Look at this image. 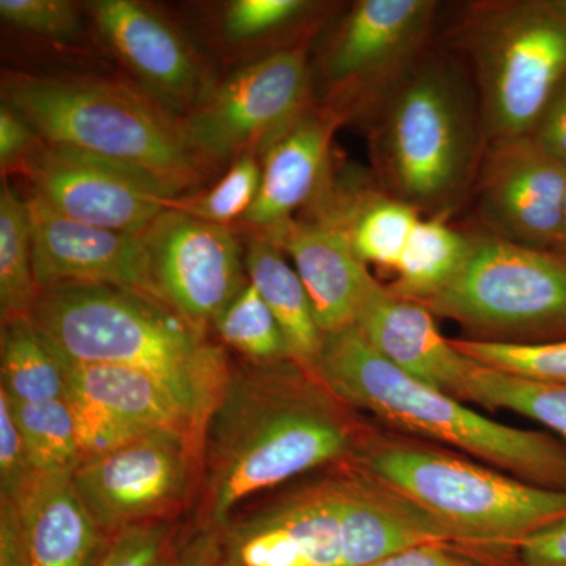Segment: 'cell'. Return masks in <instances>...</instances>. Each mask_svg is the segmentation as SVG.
<instances>
[{"mask_svg": "<svg viewBox=\"0 0 566 566\" xmlns=\"http://www.w3.org/2000/svg\"><path fill=\"white\" fill-rule=\"evenodd\" d=\"M374 122L376 169L389 196L442 218L468 191L480 158L482 122L457 71L420 62Z\"/></svg>", "mask_w": 566, "mask_h": 566, "instance_id": "7", "label": "cell"}, {"mask_svg": "<svg viewBox=\"0 0 566 566\" xmlns=\"http://www.w3.org/2000/svg\"><path fill=\"white\" fill-rule=\"evenodd\" d=\"M32 221L33 263L40 292L62 283L120 286L161 301L142 234L73 221L24 193Z\"/></svg>", "mask_w": 566, "mask_h": 566, "instance_id": "18", "label": "cell"}, {"mask_svg": "<svg viewBox=\"0 0 566 566\" xmlns=\"http://www.w3.org/2000/svg\"><path fill=\"white\" fill-rule=\"evenodd\" d=\"M212 331L222 345L240 354L245 363L266 365L294 360L281 324L249 281L216 318Z\"/></svg>", "mask_w": 566, "mask_h": 566, "instance_id": "29", "label": "cell"}, {"mask_svg": "<svg viewBox=\"0 0 566 566\" xmlns=\"http://www.w3.org/2000/svg\"><path fill=\"white\" fill-rule=\"evenodd\" d=\"M40 144V137L31 125L2 103L0 106V169L2 177H10L25 161L33 148Z\"/></svg>", "mask_w": 566, "mask_h": 566, "instance_id": "35", "label": "cell"}, {"mask_svg": "<svg viewBox=\"0 0 566 566\" xmlns=\"http://www.w3.org/2000/svg\"><path fill=\"white\" fill-rule=\"evenodd\" d=\"M268 238L292 260L323 335L353 326L374 275L354 253L345 233L315 219H293Z\"/></svg>", "mask_w": 566, "mask_h": 566, "instance_id": "21", "label": "cell"}, {"mask_svg": "<svg viewBox=\"0 0 566 566\" xmlns=\"http://www.w3.org/2000/svg\"><path fill=\"white\" fill-rule=\"evenodd\" d=\"M87 10L145 95L180 120L196 107L208 84L196 52L169 21L136 0H96Z\"/></svg>", "mask_w": 566, "mask_h": 566, "instance_id": "17", "label": "cell"}, {"mask_svg": "<svg viewBox=\"0 0 566 566\" xmlns=\"http://www.w3.org/2000/svg\"><path fill=\"white\" fill-rule=\"evenodd\" d=\"M513 566H566V516L524 539Z\"/></svg>", "mask_w": 566, "mask_h": 566, "instance_id": "37", "label": "cell"}, {"mask_svg": "<svg viewBox=\"0 0 566 566\" xmlns=\"http://www.w3.org/2000/svg\"><path fill=\"white\" fill-rule=\"evenodd\" d=\"M333 112L312 103L260 153L262 181L251 210L234 229L273 237L308 207L331 175L335 132Z\"/></svg>", "mask_w": 566, "mask_h": 566, "instance_id": "19", "label": "cell"}, {"mask_svg": "<svg viewBox=\"0 0 566 566\" xmlns=\"http://www.w3.org/2000/svg\"><path fill=\"white\" fill-rule=\"evenodd\" d=\"M434 0H359L327 33L312 70L319 104L342 122L376 117L417 69L438 13Z\"/></svg>", "mask_w": 566, "mask_h": 566, "instance_id": "10", "label": "cell"}, {"mask_svg": "<svg viewBox=\"0 0 566 566\" xmlns=\"http://www.w3.org/2000/svg\"><path fill=\"white\" fill-rule=\"evenodd\" d=\"M0 566H18L10 551L0 549Z\"/></svg>", "mask_w": 566, "mask_h": 566, "instance_id": "41", "label": "cell"}, {"mask_svg": "<svg viewBox=\"0 0 566 566\" xmlns=\"http://www.w3.org/2000/svg\"><path fill=\"white\" fill-rule=\"evenodd\" d=\"M219 532V566H367L422 543L453 545L438 521L348 464L245 504Z\"/></svg>", "mask_w": 566, "mask_h": 566, "instance_id": "2", "label": "cell"}, {"mask_svg": "<svg viewBox=\"0 0 566 566\" xmlns=\"http://www.w3.org/2000/svg\"><path fill=\"white\" fill-rule=\"evenodd\" d=\"M262 181L256 153H244L214 185L174 197L167 208L216 226L237 227L251 210Z\"/></svg>", "mask_w": 566, "mask_h": 566, "instance_id": "30", "label": "cell"}, {"mask_svg": "<svg viewBox=\"0 0 566 566\" xmlns=\"http://www.w3.org/2000/svg\"><path fill=\"white\" fill-rule=\"evenodd\" d=\"M420 304L461 324L474 340H565L566 256L491 233L471 234L458 273Z\"/></svg>", "mask_w": 566, "mask_h": 566, "instance_id": "8", "label": "cell"}, {"mask_svg": "<svg viewBox=\"0 0 566 566\" xmlns=\"http://www.w3.org/2000/svg\"><path fill=\"white\" fill-rule=\"evenodd\" d=\"M488 140L532 132L566 80V10L560 0L483 7L469 32Z\"/></svg>", "mask_w": 566, "mask_h": 566, "instance_id": "9", "label": "cell"}, {"mask_svg": "<svg viewBox=\"0 0 566 566\" xmlns=\"http://www.w3.org/2000/svg\"><path fill=\"white\" fill-rule=\"evenodd\" d=\"M314 84L307 43L249 62L207 88L181 118L189 147L212 170L244 153H260L311 106Z\"/></svg>", "mask_w": 566, "mask_h": 566, "instance_id": "11", "label": "cell"}, {"mask_svg": "<svg viewBox=\"0 0 566 566\" xmlns=\"http://www.w3.org/2000/svg\"><path fill=\"white\" fill-rule=\"evenodd\" d=\"M565 200L566 167L532 136L490 142L479 172V211L491 234L553 251Z\"/></svg>", "mask_w": 566, "mask_h": 566, "instance_id": "16", "label": "cell"}, {"mask_svg": "<svg viewBox=\"0 0 566 566\" xmlns=\"http://www.w3.org/2000/svg\"><path fill=\"white\" fill-rule=\"evenodd\" d=\"M73 474L39 475L11 502L20 566H96L107 536L73 486Z\"/></svg>", "mask_w": 566, "mask_h": 566, "instance_id": "22", "label": "cell"}, {"mask_svg": "<svg viewBox=\"0 0 566 566\" xmlns=\"http://www.w3.org/2000/svg\"><path fill=\"white\" fill-rule=\"evenodd\" d=\"M202 444L175 430L151 431L84 458L71 475L96 526L111 538L123 528L177 521L197 495Z\"/></svg>", "mask_w": 566, "mask_h": 566, "instance_id": "12", "label": "cell"}, {"mask_svg": "<svg viewBox=\"0 0 566 566\" xmlns=\"http://www.w3.org/2000/svg\"><path fill=\"white\" fill-rule=\"evenodd\" d=\"M354 326L406 375L461 400L465 378L475 363L442 335L423 304L398 296L371 277Z\"/></svg>", "mask_w": 566, "mask_h": 566, "instance_id": "20", "label": "cell"}, {"mask_svg": "<svg viewBox=\"0 0 566 566\" xmlns=\"http://www.w3.org/2000/svg\"><path fill=\"white\" fill-rule=\"evenodd\" d=\"M0 93L52 147L136 167L181 193L197 191L216 172L189 147L180 118L139 87L87 74L3 71Z\"/></svg>", "mask_w": 566, "mask_h": 566, "instance_id": "5", "label": "cell"}, {"mask_svg": "<svg viewBox=\"0 0 566 566\" xmlns=\"http://www.w3.org/2000/svg\"><path fill=\"white\" fill-rule=\"evenodd\" d=\"M40 289L33 263L28 199L10 180L0 185V319L31 316Z\"/></svg>", "mask_w": 566, "mask_h": 566, "instance_id": "25", "label": "cell"}, {"mask_svg": "<svg viewBox=\"0 0 566 566\" xmlns=\"http://www.w3.org/2000/svg\"><path fill=\"white\" fill-rule=\"evenodd\" d=\"M560 6L566 10V0H560Z\"/></svg>", "mask_w": 566, "mask_h": 566, "instance_id": "42", "label": "cell"}, {"mask_svg": "<svg viewBox=\"0 0 566 566\" xmlns=\"http://www.w3.org/2000/svg\"><path fill=\"white\" fill-rule=\"evenodd\" d=\"M356 424L314 371L283 360L243 363L203 428L193 526L219 528L256 495L359 450Z\"/></svg>", "mask_w": 566, "mask_h": 566, "instance_id": "1", "label": "cell"}, {"mask_svg": "<svg viewBox=\"0 0 566 566\" xmlns=\"http://www.w3.org/2000/svg\"><path fill=\"white\" fill-rule=\"evenodd\" d=\"M367 566H491L450 543L431 542L409 546Z\"/></svg>", "mask_w": 566, "mask_h": 566, "instance_id": "36", "label": "cell"}, {"mask_svg": "<svg viewBox=\"0 0 566 566\" xmlns=\"http://www.w3.org/2000/svg\"><path fill=\"white\" fill-rule=\"evenodd\" d=\"M248 281L281 324L293 359L316 371L324 335L315 322L303 282L281 245L264 234H248L244 243Z\"/></svg>", "mask_w": 566, "mask_h": 566, "instance_id": "23", "label": "cell"}, {"mask_svg": "<svg viewBox=\"0 0 566 566\" xmlns=\"http://www.w3.org/2000/svg\"><path fill=\"white\" fill-rule=\"evenodd\" d=\"M307 0H234L222 11L223 39L234 44H263L292 31L316 9Z\"/></svg>", "mask_w": 566, "mask_h": 566, "instance_id": "31", "label": "cell"}, {"mask_svg": "<svg viewBox=\"0 0 566 566\" xmlns=\"http://www.w3.org/2000/svg\"><path fill=\"white\" fill-rule=\"evenodd\" d=\"M142 238L163 300L193 327L210 333L248 283L238 230L167 210Z\"/></svg>", "mask_w": 566, "mask_h": 566, "instance_id": "14", "label": "cell"}, {"mask_svg": "<svg viewBox=\"0 0 566 566\" xmlns=\"http://www.w3.org/2000/svg\"><path fill=\"white\" fill-rule=\"evenodd\" d=\"M10 403L36 474H73L81 464L82 449L69 397L40 403Z\"/></svg>", "mask_w": 566, "mask_h": 566, "instance_id": "28", "label": "cell"}, {"mask_svg": "<svg viewBox=\"0 0 566 566\" xmlns=\"http://www.w3.org/2000/svg\"><path fill=\"white\" fill-rule=\"evenodd\" d=\"M14 175L25 181L29 196L59 214L123 233H144L181 196L136 167L41 140Z\"/></svg>", "mask_w": 566, "mask_h": 566, "instance_id": "13", "label": "cell"}, {"mask_svg": "<svg viewBox=\"0 0 566 566\" xmlns=\"http://www.w3.org/2000/svg\"><path fill=\"white\" fill-rule=\"evenodd\" d=\"M531 136L547 155L566 167V80L547 104Z\"/></svg>", "mask_w": 566, "mask_h": 566, "instance_id": "39", "label": "cell"}, {"mask_svg": "<svg viewBox=\"0 0 566 566\" xmlns=\"http://www.w3.org/2000/svg\"><path fill=\"white\" fill-rule=\"evenodd\" d=\"M354 463L438 521L453 545L491 566H513L524 539L566 516V490L417 442H363Z\"/></svg>", "mask_w": 566, "mask_h": 566, "instance_id": "6", "label": "cell"}, {"mask_svg": "<svg viewBox=\"0 0 566 566\" xmlns=\"http://www.w3.org/2000/svg\"><path fill=\"white\" fill-rule=\"evenodd\" d=\"M167 566H219V532L193 526L180 532Z\"/></svg>", "mask_w": 566, "mask_h": 566, "instance_id": "38", "label": "cell"}, {"mask_svg": "<svg viewBox=\"0 0 566 566\" xmlns=\"http://www.w3.org/2000/svg\"><path fill=\"white\" fill-rule=\"evenodd\" d=\"M180 532L178 521L123 528L107 539L96 566H167Z\"/></svg>", "mask_w": 566, "mask_h": 566, "instance_id": "32", "label": "cell"}, {"mask_svg": "<svg viewBox=\"0 0 566 566\" xmlns=\"http://www.w3.org/2000/svg\"><path fill=\"white\" fill-rule=\"evenodd\" d=\"M0 390L14 403H40L69 397L62 365L31 316L2 323Z\"/></svg>", "mask_w": 566, "mask_h": 566, "instance_id": "24", "label": "cell"}, {"mask_svg": "<svg viewBox=\"0 0 566 566\" xmlns=\"http://www.w3.org/2000/svg\"><path fill=\"white\" fill-rule=\"evenodd\" d=\"M0 18L17 31L69 41L80 32V7L69 0H0Z\"/></svg>", "mask_w": 566, "mask_h": 566, "instance_id": "33", "label": "cell"}, {"mask_svg": "<svg viewBox=\"0 0 566 566\" xmlns=\"http://www.w3.org/2000/svg\"><path fill=\"white\" fill-rule=\"evenodd\" d=\"M469 245L471 234L453 229L444 218L420 219L394 270L397 281L389 289L422 303L458 273Z\"/></svg>", "mask_w": 566, "mask_h": 566, "instance_id": "26", "label": "cell"}, {"mask_svg": "<svg viewBox=\"0 0 566 566\" xmlns=\"http://www.w3.org/2000/svg\"><path fill=\"white\" fill-rule=\"evenodd\" d=\"M553 251L566 256V200L564 208V218H562L560 233H558L557 243L554 245Z\"/></svg>", "mask_w": 566, "mask_h": 566, "instance_id": "40", "label": "cell"}, {"mask_svg": "<svg viewBox=\"0 0 566 566\" xmlns=\"http://www.w3.org/2000/svg\"><path fill=\"white\" fill-rule=\"evenodd\" d=\"M461 400L527 417L566 442V382L535 381L475 363L465 378Z\"/></svg>", "mask_w": 566, "mask_h": 566, "instance_id": "27", "label": "cell"}, {"mask_svg": "<svg viewBox=\"0 0 566 566\" xmlns=\"http://www.w3.org/2000/svg\"><path fill=\"white\" fill-rule=\"evenodd\" d=\"M59 363L76 417L82 460L158 430L182 431L202 444L199 419L158 376L118 365Z\"/></svg>", "mask_w": 566, "mask_h": 566, "instance_id": "15", "label": "cell"}, {"mask_svg": "<svg viewBox=\"0 0 566 566\" xmlns=\"http://www.w3.org/2000/svg\"><path fill=\"white\" fill-rule=\"evenodd\" d=\"M31 319L59 359L158 376L191 408L202 428L232 368L226 349L172 307L120 286H50L41 290Z\"/></svg>", "mask_w": 566, "mask_h": 566, "instance_id": "3", "label": "cell"}, {"mask_svg": "<svg viewBox=\"0 0 566 566\" xmlns=\"http://www.w3.org/2000/svg\"><path fill=\"white\" fill-rule=\"evenodd\" d=\"M36 476L9 397L0 390V501L14 504Z\"/></svg>", "mask_w": 566, "mask_h": 566, "instance_id": "34", "label": "cell"}, {"mask_svg": "<svg viewBox=\"0 0 566 566\" xmlns=\"http://www.w3.org/2000/svg\"><path fill=\"white\" fill-rule=\"evenodd\" d=\"M316 375L342 403L463 450L534 485L566 490V446L542 431L510 427L460 398L423 385L385 359L356 326L324 335Z\"/></svg>", "mask_w": 566, "mask_h": 566, "instance_id": "4", "label": "cell"}]
</instances>
